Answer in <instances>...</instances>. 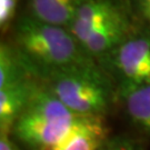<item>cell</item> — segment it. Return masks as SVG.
Masks as SVG:
<instances>
[{
	"mask_svg": "<svg viewBox=\"0 0 150 150\" xmlns=\"http://www.w3.org/2000/svg\"><path fill=\"white\" fill-rule=\"evenodd\" d=\"M16 10V0H0V25L5 27Z\"/></svg>",
	"mask_w": 150,
	"mask_h": 150,
	"instance_id": "obj_12",
	"label": "cell"
},
{
	"mask_svg": "<svg viewBox=\"0 0 150 150\" xmlns=\"http://www.w3.org/2000/svg\"><path fill=\"white\" fill-rule=\"evenodd\" d=\"M126 33V23L123 18L103 25L92 32L83 41L82 46L91 54H100L117 46L122 41Z\"/></svg>",
	"mask_w": 150,
	"mask_h": 150,
	"instance_id": "obj_10",
	"label": "cell"
},
{
	"mask_svg": "<svg viewBox=\"0 0 150 150\" xmlns=\"http://www.w3.org/2000/svg\"><path fill=\"white\" fill-rule=\"evenodd\" d=\"M85 1L86 0H30V9L32 17L37 20L59 27H70Z\"/></svg>",
	"mask_w": 150,
	"mask_h": 150,
	"instance_id": "obj_8",
	"label": "cell"
},
{
	"mask_svg": "<svg viewBox=\"0 0 150 150\" xmlns=\"http://www.w3.org/2000/svg\"><path fill=\"white\" fill-rule=\"evenodd\" d=\"M140 9L144 17L150 21V0H140Z\"/></svg>",
	"mask_w": 150,
	"mask_h": 150,
	"instance_id": "obj_15",
	"label": "cell"
},
{
	"mask_svg": "<svg viewBox=\"0 0 150 150\" xmlns=\"http://www.w3.org/2000/svg\"><path fill=\"white\" fill-rule=\"evenodd\" d=\"M17 40L29 61L45 70L92 62L70 30L33 17H22L19 20Z\"/></svg>",
	"mask_w": 150,
	"mask_h": 150,
	"instance_id": "obj_1",
	"label": "cell"
},
{
	"mask_svg": "<svg viewBox=\"0 0 150 150\" xmlns=\"http://www.w3.org/2000/svg\"><path fill=\"white\" fill-rule=\"evenodd\" d=\"M117 66L128 81L150 83V40L136 38L123 43L117 54Z\"/></svg>",
	"mask_w": 150,
	"mask_h": 150,
	"instance_id": "obj_5",
	"label": "cell"
},
{
	"mask_svg": "<svg viewBox=\"0 0 150 150\" xmlns=\"http://www.w3.org/2000/svg\"><path fill=\"white\" fill-rule=\"evenodd\" d=\"M99 150H141L137 145H134L130 141L117 140L112 142L105 144Z\"/></svg>",
	"mask_w": 150,
	"mask_h": 150,
	"instance_id": "obj_13",
	"label": "cell"
},
{
	"mask_svg": "<svg viewBox=\"0 0 150 150\" xmlns=\"http://www.w3.org/2000/svg\"><path fill=\"white\" fill-rule=\"evenodd\" d=\"M81 116L71 111L51 91H35L13 126L25 144L38 150H50L68 136Z\"/></svg>",
	"mask_w": 150,
	"mask_h": 150,
	"instance_id": "obj_2",
	"label": "cell"
},
{
	"mask_svg": "<svg viewBox=\"0 0 150 150\" xmlns=\"http://www.w3.org/2000/svg\"><path fill=\"white\" fill-rule=\"evenodd\" d=\"M106 137L107 128L98 116H81L68 136L50 150H99Z\"/></svg>",
	"mask_w": 150,
	"mask_h": 150,
	"instance_id": "obj_6",
	"label": "cell"
},
{
	"mask_svg": "<svg viewBox=\"0 0 150 150\" xmlns=\"http://www.w3.org/2000/svg\"><path fill=\"white\" fill-rule=\"evenodd\" d=\"M48 70L49 90L80 116H98L110 101V86L92 62Z\"/></svg>",
	"mask_w": 150,
	"mask_h": 150,
	"instance_id": "obj_3",
	"label": "cell"
},
{
	"mask_svg": "<svg viewBox=\"0 0 150 150\" xmlns=\"http://www.w3.org/2000/svg\"><path fill=\"white\" fill-rule=\"evenodd\" d=\"M117 7L109 0H86L70 25V32L82 45L83 41L103 25L121 19Z\"/></svg>",
	"mask_w": 150,
	"mask_h": 150,
	"instance_id": "obj_4",
	"label": "cell"
},
{
	"mask_svg": "<svg viewBox=\"0 0 150 150\" xmlns=\"http://www.w3.org/2000/svg\"><path fill=\"white\" fill-rule=\"evenodd\" d=\"M122 97L131 119L150 132V83L127 80L122 87Z\"/></svg>",
	"mask_w": 150,
	"mask_h": 150,
	"instance_id": "obj_9",
	"label": "cell"
},
{
	"mask_svg": "<svg viewBox=\"0 0 150 150\" xmlns=\"http://www.w3.org/2000/svg\"><path fill=\"white\" fill-rule=\"evenodd\" d=\"M25 79L23 66L13 54L12 50L6 45L0 49V88L10 86Z\"/></svg>",
	"mask_w": 150,
	"mask_h": 150,
	"instance_id": "obj_11",
	"label": "cell"
},
{
	"mask_svg": "<svg viewBox=\"0 0 150 150\" xmlns=\"http://www.w3.org/2000/svg\"><path fill=\"white\" fill-rule=\"evenodd\" d=\"M0 150H19L11 142L7 134H1L0 138Z\"/></svg>",
	"mask_w": 150,
	"mask_h": 150,
	"instance_id": "obj_14",
	"label": "cell"
},
{
	"mask_svg": "<svg viewBox=\"0 0 150 150\" xmlns=\"http://www.w3.org/2000/svg\"><path fill=\"white\" fill-rule=\"evenodd\" d=\"M37 87L23 79L10 86L0 88V126L1 134H7L23 112Z\"/></svg>",
	"mask_w": 150,
	"mask_h": 150,
	"instance_id": "obj_7",
	"label": "cell"
}]
</instances>
